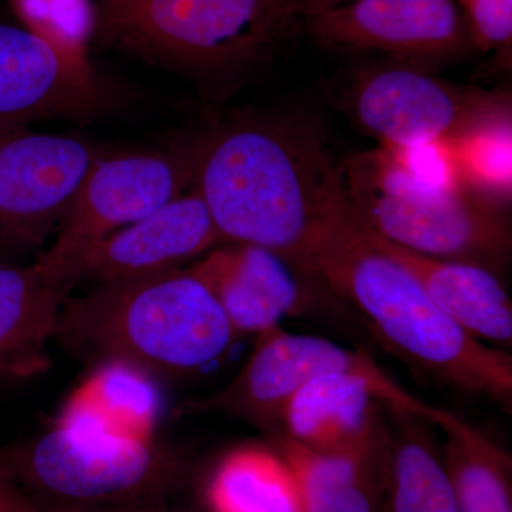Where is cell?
Listing matches in <instances>:
<instances>
[{"mask_svg": "<svg viewBox=\"0 0 512 512\" xmlns=\"http://www.w3.org/2000/svg\"><path fill=\"white\" fill-rule=\"evenodd\" d=\"M443 460L458 512H512V458L456 414L441 409Z\"/></svg>", "mask_w": 512, "mask_h": 512, "instance_id": "20", "label": "cell"}, {"mask_svg": "<svg viewBox=\"0 0 512 512\" xmlns=\"http://www.w3.org/2000/svg\"><path fill=\"white\" fill-rule=\"evenodd\" d=\"M220 241L210 210L194 190L90 249L74 269L72 285L83 279L107 284L183 268Z\"/></svg>", "mask_w": 512, "mask_h": 512, "instance_id": "13", "label": "cell"}, {"mask_svg": "<svg viewBox=\"0 0 512 512\" xmlns=\"http://www.w3.org/2000/svg\"><path fill=\"white\" fill-rule=\"evenodd\" d=\"M114 101L86 55L25 26L0 23V126L93 120L106 114Z\"/></svg>", "mask_w": 512, "mask_h": 512, "instance_id": "11", "label": "cell"}, {"mask_svg": "<svg viewBox=\"0 0 512 512\" xmlns=\"http://www.w3.org/2000/svg\"><path fill=\"white\" fill-rule=\"evenodd\" d=\"M383 147L404 175L421 190L448 192L463 187L448 141Z\"/></svg>", "mask_w": 512, "mask_h": 512, "instance_id": "25", "label": "cell"}, {"mask_svg": "<svg viewBox=\"0 0 512 512\" xmlns=\"http://www.w3.org/2000/svg\"><path fill=\"white\" fill-rule=\"evenodd\" d=\"M192 187L221 241L268 249L299 275L357 220L325 134L288 117L242 116L200 138Z\"/></svg>", "mask_w": 512, "mask_h": 512, "instance_id": "1", "label": "cell"}, {"mask_svg": "<svg viewBox=\"0 0 512 512\" xmlns=\"http://www.w3.org/2000/svg\"><path fill=\"white\" fill-rule=\"evenodd\" d=\"M0 463L18 485L77 504L127 500L150 488L164 470L154 439L55 423L37 439L10 448Z\"/></svg>", "mask_w": 512, "mask_h": 512, "instance_id": "9", "label": "cell"}, {"mask_svg": "<svg viewBox=\"0 0 512 512\" xmlns=\"http://www.w3.org/2000/svg\"><path fill=\"white\" fill-rule=\"evenodd\" d=\"M330 373H348L375 384L393 416L416 417L433 424L440 412L439 407L407 392L366 353L319 336L296 335L276 328L258 336L247 362L227 386L210 396L181 403L175 413L183 417H235L258 427L272 441L281 436L286 404L303 386Z\"/></svg>", "mask_w": 512, "mask_h": 512, "instance_id": "6", "label": "cell"}, {"mask_svg": "<svg viewBox=\"0 0 512 512\" xmlns=\"http://www.w3.org/2000/svg\"><path fill=\"white\" fill-rule=\"evenodd\" d=\"M13 512H63V511L43 510V508L37 507V505L33 504L32 501H29L28 498H26V500L23 501V503L20 504L19 507L16 508V510Z\"/></svg>", "mask_w": 512, "mask_h": 512, "instance_id": "29", "label": "cell"}, {"mask_svg": "<svg viewBox=\"0 0 512 512\" xmlns=\"http://www.w3.org/2000/svg\"><path fill=\"white\" fill-rule=\"evenodd\" d=\"M109 150L74 134L0 126V252L29 254L55 237Z\"/></svg>", "mask_w": 512, "mask_h": 512, "instance_id": "8", "label": "cell"}, {"mask_svg": "<svg viewBox=\"0 0 512 512\" xmlns=\"http://www.w3.org/2000/svg\"><path fill=\"white\" fill-rule=\"evenodd\" d=\"M362 318L392 355L419 375L512 410V356L430 301L406 268L380 251L359 220L329 242L308 274Z\"/></svg>", "mask_w": 512, "mask_h": 512, "instance_id": "3", "label": "cell"}, {"mask_svg": "<svg viewBox=\"0 0 512 512\" xmlns=\"http://www.w3.org/2000/svg\"><path fill=\"white\" fill-rule=\"evenodd\" d=\"M466 22L473 49L510 66L512 0H454Z\"/></svg>", "mask_w": 512, "mask_h": 512, "instance_id": "26", "label": "cell"}, {"mask_svg": "<svg viewBox=\"0 0 512 512\" xmlns=\"http://www.w3.org/2000/svg\"><path fill=\"white\" fill-rule=\"evenodd\" d=\"M69 291L47 281L35 262L0 261V380H29L49 370Z\"/></svg>", "mask_w": 512, "mask_h": 512, "instance_id": "18", "label": "cell"}, {"mask_svg": "<svg viewBox=\"0 0 512 512\" xmlns=\"http://www.w3.org/2000/svg\"><path fill=\"white\" fill-rule=\"evenodd\" d=\"M383 409L386 402L375 384L330 373L303 386L286 404L281 436L320 453H348L387 430Z\"/></svg>", "mask_w": 512, "mask_h": 512, "instance_id": "15", "label": "cell"}, {"mask_svg": "<svg viewBox=\"0 0 512 512\" xmlns=\"http://www.w3.org/2000/svg\"><path fill=\"white\" fill-rule=\"evenodd\" d=\"M319 45L439 62L473 52L454 0H348L306 19Z\"/></svg>", "mask_w": 512, "mask_h": 512, "instance_id": "12", "label": "cell"}, {"mask_svg": "<svg viewBox=\"0 0 512 512\" xmlns=\"http://www.w3.org/2000/svg\"><path fill=\"white\" fill-rule=\"evenodd\" d=\"M348 2V0H305L306 16L316 15V13L323 12V10L338 6L340 3Z\"/></svg>", "mask_w": 512, "mask_h": 512, "instance_id": "28", "label": "cell"}, {"mask_svg": "<svg viewBox=\"0 0 512 512\" xmlns=\"http://www.w3.org/2000/svg\"><path fill=\"white\" fill-rule=\"evenodd\" d=\"M198 154L200 140L107 151L84 180L52 245L37 256L40 274L69 291L74 269L90 249L194 185Z\"/></svg>", "mask_w": 512, "mask_h": 512, "instance_id": "7", "label": "cell"}, {"mask_svg": "<svg viewBox=\"0 0 512 512\" xmlns=\"http://www.w3.org/2000/svg\"><path fill=\"white\" fill-rule=\"evenodd\" d=\"M25 28L57 45L86 55L94 32V5L90 0H12Z\"/></svg>", "mask_w": 512, "mask_h": 512, "instance_id": "24", "label": "cell"}, {"mask_svg": "<svg viewBox=\"0 0 512 512\" xmlns=\"http://www.w3.org/2000/svg\"><path fill=\"white\" fill-rule=\"evenodd\" d=\"M404 424L393 436L386 505L390 512H458L443 456L419 427L420 419L399 416Z\"/></svg>", "mask_w": 512, "mask_h": 512, "instance_id": "22", "label": "cell"}, {"mask_svg": "<svg viewBox=\"0 0 512 512\" xmlns=\"http://www.w3.org/2000/svg\"><path fill=\"white\" fill-rule=\"evenodd\" d=\"M161 412L156 377L120 360H103L63 404L55 424L153 439Z\"/></svg>", "mask_w": 512, "mask_h": 512, "instance_id": "19", "label": "cell"}, {"mask_svg": "<svg viewBox=\"0 0 512 512\" xmlns=\"http://www.w3.org/2000/svg\"><path fill=\"white\" fill-rule=\"evenodd\" d=\"M350 100L359 126L387 147L450 143L473 128L511 116L505 94L456 86L404 64L360 74Z\"/></svg>", "mask_w": 512, "mask_h": 512, "instance_id": "10", "label": "cell"}, {"mask_svg": "<svg viewBox=\"0 0 512 512\" xmlns=\"http://www.w3.org/2000/svg\"><path fill=\"white\" fill-rule=\"evenodd\" d=\"M231 323L190 268L67 295L57 339L73 352L120 360L154 377L195 375L231 348Z\"/></svg>", "mask_w": 512, "mask_h": 512, "instance_id": "4", "label": "cell"}, {"mask_svg": "<svg viewBox=\"0 0 512 512\" xmlns=\"http://www.w3.org/2000/svg\"><path fill=\"white\" fill-rule=\"evenodd\" d=\"M306 19L305 0H96L93 39L224 103L305 33Z\"/></svg>", "mask_w": 512, "mask_h": 512, "instance_id": "2", "label": "cell"}, {"mask_svg": "<svg viewBox=\"0 0 512 512\" xmlns=\"http://www.w3.org/2000/svg\"><path fill=\"white\" fill-rule=\"evenodd\" d=\"M190 269L220 303L237 336L271 332L305 303L292 265L255 245L211 249Z\"/></svg>", "mask_w": 512, "mask_h": 512, "instance_id": "14", "label": "cell"}, {"mask_svg": "<svg viewBox=\"0 0 512 512\" xmlns=\"http://www.w3.org/2000/svg\"><path fill=\"white\" fill-rule=\"evenodd\" d=\"M380 512H390L389 510H387V507L386 505L383 504V507H382V511Z\"/></svg>", "mask_w": 512, "mask_h": 512, "instance_id": "30", "label": "cell"}, {"mask_svg": "<svg viewBox=\"0 0 512 512\" xmlns=\"http://www.w3.org/2000/svg\"><path fill=\"white\" fill-rule=\"evenodd\" d=\"M26 500L15 478L0 463V512H13Z\"/></svg>", "mask_w": 512, "mask_h": 512, "instance_id": "27", "label": "cell"}, {"mask_svg": "<svg viewBox=\"0 0 512 512\" xmlns=\"http://www.w3.org/2000/svg\"><path fill=\"white\" fill-rule=\"evenodd\" d=\"M350 207L370 231L419 254L495 272L510 259L511 228L501 205L467 187L421 190L383 147L340 164Z\"/></svg>", "mask_w": 512, "mask_h": 512, "instance_id": "5", "label": "cell"}, {"mask_svg": "<svg viewBox=\"0 0 512 512\" xmlns=\"http://www.w3.org/2000/svg\"><path fill=\"white\" fill-rule=\"evenodd\" d=\"M369 235L373 244L406 268L430 301L461 328L478 339L511 345V299L493 272L466 262L410 251L370 229Z\"/></svg>", "mask_w": 512, "mask_h": 512, "instance_id": "17", "label": "cell"}, {"mask_svg": "<svg viewBox=\"0 0 512 512\" xmlns=\"http://www.w3.org/2000/svg\"><path fill=\"white\" fill-rule=\"evenodd\" d=\"M272 444L291 467L303 512L382 511L392 466L389 429L348 453H320L284 436Z\"/></svg>", "mask_w": 512, "mask_h": 512, "instance_id": "16", "label": "cell"}, {"mask_svg": "<svg viewBox=\"0 0 512 512\" xmlns=\"http://www.w3.org/2000/svg\"><path fill=\"white\" fill-rule=\"evenodd\" d=\"M450 147L464 187L500 205L511 200V116L461 134Z\"/></svg>", "mask_w": 512, "mask_h": 512, "instance_id": "23", "label": "cell"}, {"mask_svg": "<svg viewBox=\"0 0 512 512\" xmlns=\"http://www.w3.org/2000/svg\"><path fill=\"white\" fill-rule=\"evenodd\" d=\"M210 512H303L291 467L276 450L235 448L212 474L207 490Z\"/></svg>", "mask_w": 512, "mask_h": 512, "instance_id": "21", "label": "cell"}]
</instances>
